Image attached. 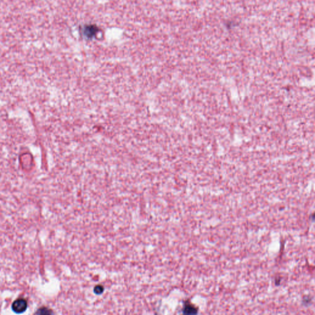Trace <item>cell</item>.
<instances>
[{
  "mask_svg": "<svg viewBox=\"0 0 315 315\" xmlns=\"http://www.w3.org/2000/svg\"><path fill=\"white\" fill-rule=\"evenodd\" d=\"M96 33V28L94 26H90L87 27L86 30V34L87 36L91 37Z\"/></svg>",
  "mask_w": 315,
  "mask_h": 315,
  "instance_id": "7a4b0ae2",
  "label": "cell"
},
{
  "mask_svg": "<svg viewBox=\"0 0 315 315\" xmlns=\"http://www.w3.org/2000/svg\"><path fill=\"white\" fill-rule=\"evenodd\" d=\"M27 308V302L25 299H19L15 300L12 305V309L17 314L24 313Z\"/></svg>",
  "mask_w": 315,
  "mask_h": 315,
  "instance_id": "6da1fadb",
  "label": "cell"
}]
</instances>
